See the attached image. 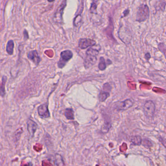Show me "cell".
<instances>
[{"label":"cell","instance_id":"1","mask_svg":"<svg viewBox=\"0 0 166 166\" xmlns=\"http://www.w3.org/2000/svg\"><path fill=\"white\" fill-rule=\"evenodd\" d=\"M99 50L90 47L86 51V56L84 59L83 65L85 69H88L94 65L97 61Z\"/></svg>","mask_w":166,"mask_h":166},{"label":"cell","instance_id":"2","mask_svg":"<svg viewBox=\"0 0 166 166\" xmlns=\"http://www.w3.org/2000/svg\"><path fill=\"white\" fill-rule=\"evenodd\" d=\"M150 16V9L147 4H142L138 7L136 15V21L142 23L149 19Z\"/></svg>","mask_w":166,"mask_h":166},{"label":"cell","instance_id":"3","mask_svg":"<svg viewBox=\"0 0 166 166\" xmlns=\"http://www.w3.org/2000/svg\"><path fill=\"white\" fill-rule=\"evenodd\" d=\"M156 108L155 103L151 100H148L145 102L143 106V112L147 118L151 120L153 117Z\"/></svg>","mask_w":166,"mask_h":166},{"label":"cell","instance_id":"4","mask_svg":"<svg viewBox=\"0 0 166 166\" xmlns=\"http://www.w3.org/2000/svg\"><path fill=\"white\" fill-rule=\"evenodd\" d=\"M60 60L58 62V67L60 69H63L66 65L67 63L72 59L73 57V53L70 50H66L60 53Z\"/></svg>","mask_w":166,"mask_h":166},{"label":"cell","instance_id":"5","mask_svg":"<svg viewBox=\"0 0 166 166\" xmlns=\"http://www.w3.org/2000/svg\"><path fill=\"white\" fill-rule=\"evenodd\" d=\"M134 101L132 99L128 98L124 101H118L114 105V109L117 112L124 111L133 106Z\"/></svg>","mask_w":166,"mask_h":166},{"label":"cell","instance_id":"6","mask_svg":"<svg viewBox=\"0 0 166 166\" xmlns=\"http://www.w3.org/2000/svg\"><path fill=\"white\" fill-rule=\"evenodd\" d=\"M67 0H63L57 10L56 11L54 15V19L56 23L62 24L63 23V15L64 10L67 6Z\"/></svg>","mask_w":166,"mask_h":166},{"label":"cell","instance_id":"7","mask_svg":"<svg viewBox=\"0 0 166 166\" xmlns=\"http://www.w3.org/2000/svg\"><path fill=\"white\" fill-rule=\"evenodd\" d=\"M112 87L109 83H105L103 85V89L100 91L98 94V99L100 102L105 101L110 96Z\"/></svg>","mask_w":166,"mask_h":166},{"label":"cell","instance_id":"8","mask_svg":"<svg viewBox=\"0 0 166 166\" xmlns=\"http://www.w3.org/2000/svg\"><path fill=\"white\" fill-rule=\"evenodd\" d=\"M97 44V42L93 39L89 38H81L78 40L79 48L83 50L90 47L94 46Z\"/></svg>","mask_w":166,"mask_h":166},{"label":"cell","instance_id":"9","mask_svg":"<svg viewBox=\"0 0 166 166\" xmlns=\"http://www.w3.org/2000/svg\"><path fill=\"white\" fill-rule=\"evenodd\" d=\"M38 113L41 118H48L50 117V113L48 109V103H44L40 105L38 108Z\"/></svg>","mask_w":166,"mask_h":166},{"label":"cell","instance_id":"10","mask_svg":"<svg viewBox=\"0 0 166 166\" xmlns=\"http://www.w3.org/2000/svg\"><path fill=\"white\" fill-rule=\"evenodd\" d=\"M28 59L32 61L36 66L39 65L41 61V58L40 57L37 51L36 50L30 51L27 54Z\"/></svg>","mask_w":166,"mask_h":166},{"label":"cell","instance_id":"11","mask_svg":"<svg viewBox=\"0 0 166 166\" xmlns=\"http://www.w3.org/2000/svg\"><path fill=\"white\" fill-rule=\"evenodd\" d=\"M38 128V125L36 122L31 119H29L27 122V129L31 136L33 137Z\"/></svg>","mask_w":166,"mask_h":166},{"label":"cell","instance_id":"12","mask_svg":"<svg viewBox=\"0 0 166 166\" xmlns=\"http://www.w3.org/2000/svg\"><path fill=\"white\" fill-rule=\"evenodd\" d=\"M7 76H3L1 78V81H0V96L4 97L6 94L5 84L7 83Z\"/></svg>","mask_w":166,"mask_h":166},{"label":"cell","instance_id":"13","mask_svg":"<svg viewBox=\"0 0 166 166\" xmlns=\"http://www.w3.org/2000/svg\"><path fill=\"white\" fill-rule=\"evenodd\" d=\"M64 114L67 120H74V111L72 108H68L65 109Z\"/></svg>","mask_w":166,"mask_h":166},{"label":"cell","instance_id":"14","mask_svg":"<svg viewBox=\"0 0 166 166\" xmlns=\"http://www.w3.org/2000/svg\"><path fill=\"white\" fill-rule=\"evenodd\" d=\"M14 49V43L12 40H10L7 43L6 46V51L8 55H12L13 54Z\"/></svg>","mask_w":166,"mask_h":166},{"label":"cell","instance_id":"15","mask_svg":"<svg viewBox=\"0 0 166 166\" xmlns=\"http://www.w3.org/2000/svg\"><path fill=\"white\" fill-rule=\"evenodd\" d=\"M130 141L134 145L140 146L142 144V138L140 136H131Z\"/></svg>","mask_w":166,"mask_h":166},{"label":"cell","instance_id":"16","mask_svg":"<svg viewBox=\"0 0 166 166\" xmlns=\"http://www.w3.org/2000/svg\"><path fill=\"white\" fill-rule=\"evenodd\" d=\"M54 165L56 166H64L65 165L63 157L60 154L57 153L55 156Z\"/></svg>","mask_w":166,"mask_h":166},{"label":"cell","instance_id":"17","mask_svg":"<svg viewBox=\"0 0 166 166\" xmlns=\"http://www.w3.org/2000/svg\"><path fill=\"white\" fill-rule=\"evenodd\" d=\"M97 0H93L90 8V13L97 15Z\"/></svg>","mask_w":166,"mask_h":166},{"label":"cell","instance_id":"18","mask_svg":"<svg viewBox=\"0 0 166 166\" xmlns=\"http://www.w3.org/2000/svg\"><path fill=\"white\" fill-rule=\"evenodd\" d=\"M23 130L22 128H20L16 131V132L14 133L13 136L14 142L16 143V142H17L18 141H19V140L20 139L21 137V134H23Z\"/></svg>","mask_w":166,"mask_h":166},{"label":"cell","instance_id":"19","mask_svg":"<svg viewBox=\"0 0 166 166\" xmlns=\"http://www.w3.org/2000/svg\"><path fill=\"white\" fill-rule=\"evenodd\" d=\"M98 69L100 71L105 70L107 68L106 62L105 61L104 58L101 57L100 58V63H98Z\"/></svg>","mask_w":166,"mask_h":166},{"label":"cell","instance_id":"20","mask_svg":"<svg viewBox=\"0 0 166 166\" xmlns=\"http://www.w3.org/2000/svg\"><path fill=\"white\" fill-rule=\"evenodd\" d=\"M112 126L111 123L110 122H105L104 123L103 126L101 128V132H103L104 134H106L109 132V130L110 129L111 127Z\"/></svg>","mask_w":166,"mask_h":166},{"label":"cell","instance_id":"21","mask_svg":"<svg viewBox=\"0 0 166 166\" xmlns=\"http://www.w3.org/2000/svg\"><path fill=\"white\" fill-rule=\"evenodd\" d=\"M82 21V16L81 14H78L76 16L74 19L73 25L75 27H78L81 24V22Z\"/></svg>","mask_w":166,"mask_h":166},{"label":"cell","instance_id":"22","mask_svg":"<svg viewBox=\"0 0 166 166\" xmlns=\"http://www.w3.org/2000/svg\"><path fill=\"white\" fill-rule=\"evenodd\" d=\"M142 145H143V146L145 147V148L149 149V148H150L151 147L153 146V145L152 143H151V141L150 140L148 139H142Z\"/></svg>","mask_w":166,"mask_h":166},{"label":"cell","instance_id":"23","mask_svg":"<svg viewBox=\"0 0 166 166\" xmlns=\"http://www.w3.org/2000/svg\"><path fill=\"white\" fill-rule=\"evenodd\" d=\"M23 35H24V40L25 41H27L30 38L29 34H28V31L27 30H25V29L23 31Z\"/></svg>","mask_w":166,"mask_h":166},{"label":"cell","instance_id":"24","mask_svg":"<svg viewBox=\"0 0 166 166\" xmlns=\"http://www.w3.org/2000/svg\"><path fill=\"white\" fill-rule=\"evenodd\" d=\"M129 13H130V10H128V9L125 10L123 12V15H122L121 18L126 17L128 15H129Z\"/></svg>","mask_w":166,"mask_h":166},{"label":"cell","instance_id":"25","mask_svg":"<svg viewBox=\"0 0 166 166\" xmlns=\"http://www.w3.org/2000/svg\"><path fill=\"white\" fill-rule=\"evenodd\" d=\"M151 56L150 54L148 52L147 53L145 54V58L146 60H149L151 59Z\"/></svg>","mask_w":166,"mask_h":166},{"label":"cell","instance_id":"26","mask_svg":"<svg viewBox=\"0 0 166 166\" xmlns=\"http://www.w3.org/2000/svg\"><path fill=\"white\" fill-rule=\"evenodd\" d=\"M107 65L108 64V65H110L111 64H112V61L111 60H109V59H108L107 60V62H106Z\"/></svg>","mask_w":166,"mask_h":166},{"label":"cell","instance_id":"27","mask_svg":"<svg viewBox=\"0 0 166 166\" xmlns=\"http://www.w3.org/2000/svg\"><path fill=\"white\" fill-rule=\"evenodd\" d=\"M47 1H48V2H49V3H52V2L54 1L55 0H47Z\"/></svg>","mask_w":166,"mask_h":166}]
</instances>
